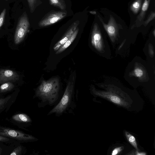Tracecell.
Wrapping results in <instances>:
<instances>
[{
	"label": "cell",
	"mask_w": 155,
	"mask_h": 155,
	"mask_svg": "<svg viewBox=\"0 0 155 155\" xmlns=\"http://www.w3.org/2000/svg\"><path fill=\"white\" fill-rule=\"evenodd\" d=\"M142 0H136L131 5L130 8L134 14H137L141 7Z\"/></svg>",
	"instance_id": "cell-15"
},
{
	"label": "cell",
	"mask_w": 155,
	"mask_h": 155,
	"mask_svg": "<svg viewBox=\"0 0 155 155\" xmlns=\"http://www.w3.org/2000/svg\"><path fill=\"white\" fill-rule=\"evenodd\" d=\"M99 17L100 18V17ZM103 27L108 34L111 41L114 42L116 39L118 33L117 26L116 21L112 16L110 15L108 23L106 24L100 18Z\"/></svg>",
	"instance_id": "cell-9"
},
{
	"label": "cell",
	"mask_w": 155,
	"mask_h": 155,
	"mask_svg": "<svg viewBox=\"0 0 155 155\" xmlns=\"http://www.w3.org/2000/svg\"><path fill=\"white\" fill-rule=\"evenodd\" d=\"M123 147H120L115 148L112 152V155H115L120 153L122 150Z\"/></svg>",
	"instance_id": "cell-25"
},
{
	"label": "cell",
	"mask_w": 155,
	"mask_h": 155,
	"mask_svg": "<svg viewBox=\"0 0 155 155\" xmlns=\"http://www.w3.org/2000/svg\"><path fill=\"white\" fill-rule=\"evenodd\" d=\"M148 53L150 57H153L154 54V48L153 45L150 43L148 45Z\"/></svg>",
	"instance_id": "cell-23"
},
{
	"label": "cell",
	"mask_w": 155,
	"mask_h": 155,
	"mask_svg": "<svg viewBox=\"0 0 155 155\" xmlns=\"http://www.w3.org/2000/svg\"><path fill=\"white\" fill-rule=\"evenodd\" d=\"M17 96L13 93L5 97L0 98V115L4 112H8L15 102Z\"/></svg>",
	"instance_id": "cell-11"
},
{
	"label": "cell",
	"mask_w": 155,
	"mask_h": 155,
	"mask_svg": "<svg viewBox=\"0 0 155 155\" xmlns=\"http://www.w3.org/2000/svg\"><path fill=\"white\" fill-rule=\"evenodd\" d=\"M132 73L134 76L139 78L142 77L144 74L143 70L140 67H135Z\"/></svg>",
	"instance_id": "cell-19"
},
{
	"label": "cell",
	"mask_w": 155,
	"mask_h": 155,
	"mask_svg": "<svg viewBox=\"0 0 155 155\" xmlns=\"http://www.w3.org/2000/svg\"><path fill=\"white\" fill-rule=\"evenodd\" d=\"M67 13L62 11H53L48 13L39 22L40 27H43L53 24L64 18Z\"/></svg>",
	"instance_id": "cell-5"
},
{
	"label": "cell",
	"mask_w": 155,
	"mask_h": 155,
	"mask_svg": "<svg viewBox=\"0 0 155 155\" xmlns=\"http://www.w3.org/2000/svg\"><path fill=\"white\" fill-rule=\"evenodd\" d=\"M51 5L58 8L61 10H64L66 7L64 0H49Z\"/></svg>",
	"instance_id": "cell-17"
},
{
	"label": "cell",
	"mask_w": 155,
	"mask_h": 155,
	"mask_svg": "<svg viewBox=\"0 0 155 155\" xmlns=\"http://www.w3.org/2000/svg\"><path fill=\"white\" fill-rule=\"evenodd\" d=\"M136 155H145L146 153L144 152H139L137 151L136 152Z\"/></svg>",
	"instance_id": "cell-27"
},
{
	"label": "cell",
	"mask_w": 155,
	"mask_h": 155,
	"mask_svg": "<svg viewBox=\"0 0 155 155\" xmlns=\"http://www.w3.org/2000/svg\"><path fill=\"white\" fill-rule=\"evenodd\" d=\"M10 140L8 138L0 135V142H7Z\"/></svg>",
	"instance_id": "cell-26"
},
{
	"label": "cell",
	"mask_w": 155,
	"mask_h": 155,
	"mask_svg": "<svg viewBox=\"0 0 155 155\" xmlns=\"http://www.w3.org/2000/svg\"><path fill=\"white\" fill-rule=\"evenodd\" d=\"M23 147L22 146H19L15 148L10 154V155H21L23 153Z\"/></svg>",
	"instance_id": "cell-20"
},
{
	"label": "cell",
	"mask_w": 155,
	"mask_h": 155,
	"mask_svg": "<svg viewBox=\"0 0 155 155\" xmlns=\"http://www.w3.org/2000/svg\"></svg>",
	"instance_id": "cell-30"
},
{
	"label": "cell",
	"mask_w": 155,
	"mask_h": 155,
	"mask_svg": "<svg viewBox=\"0 0 155 155\" xmlns=\"http://www.w3.org/2000/svg\"><path fill=\"white\" fill-rule=\"evenodd\" d=\"M150 0H145L142 5L141 12L139 16V18L140 20L143 19L147 10Z\"/></svg>",
	"instance_id": "cell-18"
},
{
	"label": "cell",
	"mask_w": 155,
	"mask_h": 155,
	"mask_svg": "<svg viewBox=\"0 0 155 155\" xmlns=\"http://www.w3.org/2000/svg\"><path fill=\"white\" fill-rule=\"evenodd\" d=\"M79 23V21H77L71 25L62 38L54 45L53 49L54 51H57L70 38L77 28Z\"/></svg>",
	"instance_id": "cell-12"
},
{
	"label": "cell",
	"mask_w": 155,
	"mask_h": 155,
	"mask_svg": "<svg viewBox=\"0 0 155 155\" xmlns=\"http://www.w3.org/2000/svg\"><path fill=\"white\" fill-rule=\"evenodd\" d=\"M6 12V9L4 8L0 15V28L3 25Z\"/></svg>",
	"instance_id": "cell-22"
},
{
	"label": "cell",
	"mask_w": 155,
	"mask_h": 155,
	"mask_svg": "<svg viewBox=\"0 0 155 155\" xmlns=\"http://www.w3.org/2000/svg\"><path fill=\"white\" fill-rule=\"evenodd\" d=\"M15 87L14 84L10 81L1 84L0 86V98L3 97V94L12 91Z\"/></svg>",
	"instance_id": "cell-14"
},
{
	"label": "cell",
	"mask_w": 155,
	"mask_h": 155,
	"mask_svg": "<svg viewBox=\"0 0 155 155\" xmlns=\"http://www.w3.org/2000/svg\"><path fill=\"white\" fill-rule=\"evenodd\" d=\"M59 89V80L56 77L42 81L36 90L35 94L43 101L52 104L58 99Z\"/></svg>",
	"instance_id": "cell-1"
},
{
	"label": "cell",
	"mask_w": 155,
	"mask_h": 155,
	"mask_svg": "<svg viewBox=\"0 0 155 155\" xmlns=\"http://www.w3.org/2000/svg\"><path fill=\"white\" fill-rule=\"evenodd\" d=\"M9 121L19 128L24 129L25 127L32 122L30 117L27 114L23 113H18L13 115Z\"/></svg>",
	"instance_id": "cell-8"
},
{
	"label": "cell",
	"mask_w": 155,
	"mask_h": 155,
	"mask_svg": "<svg viewBox=\"0 0 155 155\" xmlns=\"http://www.w3.org/2000/svg\"><path fill=\"white\" fill-rule=\"evenodd\" d=\"M78 31L79 29L77 28L70 38L57 51L56 54L62 52L70 45L76 37Z\"/></svg>",
	"instance_id": "cell-13"
},
{
	"label": "cell",
	"mask_w": 155,
	"mask_h": 155,
	"mask_svg": "<svg viewBox=\"0 0 155 155\" xmlns=\"http://www.w3.org/2000/svg\"><path fill=\"white\" fill-rule=\"evenodd\" d=\"M73 80L69 81L67 85L64 94L58 103L48 113L60 114L64 113L69 106L72 99L74 89Z\"/></svg>",
	"instance_id": "cell-2"
},
{
	"label": "cell",
	"mask_w": 155,
	"mask_h": 155,
	"mask_svg": "<svg viewBox=\"0 0 155 155\" xmlns=\"http://www.w3.org/2000/svg\"><path fill=\"white\" fill-rule=\"evenodd\" d=\"M91 43L97 51L101 52L103 49V42L102 35L98 25L95 23L93 26L91 36Z\"/></svg>",
	"instance_id": "cell-7"
},
{
	"label": "cell",
	"mask_w": 155,
	"mask_h": 155,
	"mask_svg": "<svg viewBox=\"0 0 155 155\" xmlns=\"http://www.w3.org/2000/svg\"><path fill=\"white\" fill-rule=\"evenodd\" d=\"M2 148L0 147V155H1L2 152Z\"/></svg>",
	"instance_id": "cell-28"
},
{
	"label": "cell",
	"mask_w": 155,
	"mask_h": 155,
	"mask_svg": "<svg viewBox=\"0 0 155 155\" xmlns=\"http://www.w3.org/2000/svg\"><path fill=\"white\" fill-rule=\"evenodd\" d=\"M92 91L95 95L106 98L115 104L122 106H126L127 104L121 97L111 91H101L92 88Z\"/></svg>",
	"instance_id": "cell-6"
},
{
	"label": "cell",
	"mask_w": 155,
	"mask_h": 155,
	"mask_svg": "<svg viewBox=\"0 0 155 155\" xmlns=\"http://www.w3.org/2000/svg\"><path fill=\"white\" fill-rule=\"evenodd\" d=\"M155 12H152L150 15H149L148 18L146 21H145V24L147 25L151 21L153 20L155 17Z\"/></svg>",
	"instance_id": "cell-24"
},
{
	"label": "cell",
	"mask_w": 155,
	"mask_h": 155,
	"mask_svg": "<svg viewBox=\"0 0 155 155\" xmlns=\"http://www.w3.org/2000/svg\"><path fill=\"white\" fill-rule=\"evenodd\" d=\"M27 1L31 12H32L34 9L36 0H27Z\"/></svg>",
	"instance_id": "cell-21"
},
{
	"label": "cell",
	"mask_w": 155,
	"mask_h": 155,
	"mask_svg": "<svg viewBox=\"0 0 155 155\" xmlns=\"http://www.w3.org/2000/svg\"><path fill=\"white\" fill-rule=\"evenodd\" d=\"M30 27L29 19L25 12L21 16L17 26L14 35V42L16 44L20 43L24 39Z\"/></svg>",
	"instance_id": "cell-4"
},
{
	"label": "cell",
	"mask_w": 155,
	"mask_h": 155,
	"mask_svg": "<svg viewBox=\"0 0 155 155\" xmlns=\"http://www.w3.org/2000/svg\"><path fill=\"white\" fill-rule=\"evenodd\" d=\"M0 135L22 143L34 141L36 139L33 136L20 130L1 126H0Z\"/></svg>",
	"instance_id": "cell-3"
},
{
	"label": "cell",
	"mask_w": 155,
	"mask_h": 155,
	"mask_svg": "<svg viewBox=\"0 0 155 155\" xmlns=\"http://www.w3.org/2000/svg\"><path fill=\"white\" fill-rule=\"evenodd\" d=\"M125 134L128 142L133 146L137 150L138 148L137 145L135 137L126 131H125Z\"/></svg>",
	"instance_id": "cell-16"
},
{
	"label": "cell",
	"mask_w": 155,
	"mask_h": 155,
	"mask_svg": "<svg viewBox=\"0 0 155 155\" xmlns=\"http://www.w3.org/2000/svg\"><path fill=\"white\" fill-rule=\"evenodd\" d=\"M19 78V75L15 71L8 69L0 70V84L8 81L15 82Z\"/></svg>",
	"instance_id": "cell-10"
},
{
	"label": "cell",
	"mask_w": 155,
	"mask_h": 155,
	"mask_svg": "<svg viewBox=\"0 0 155 155\" xmlns=\"http://www.w3.org/2000/svg\"><path fill=\"white\" fill-rule=\"evenodd\" d=\"M153 36L154 37H155V29L153 31Z\"/></svg>",
	"instance_id": "cell-29"
}]
</instances>
